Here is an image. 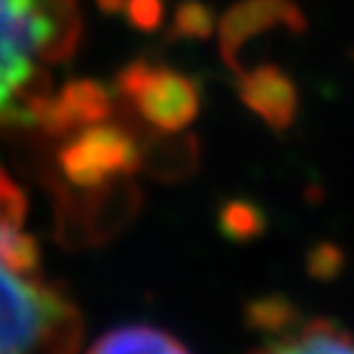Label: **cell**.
Listing matches in <instances>:
<instances>
[{
	"mask_svg": "<svg viewBox=\"0 0 354 354\" xmlns=\"http://www.w3.org/2000/svg\"><path fill=\"white\" fill-rule=\"evenodd\" d=\"M79 39L77 0H0V126L32 121L50 88L37 62H66Z\"/></svg>",
	"mask_w": 354,
	"mask_h": 354,
	"instance_id": "obj_1",
	"label": "cell"
},
{
	"mask_svg": "<svg viewBox=\"0 0 354 354\" xmlns=\"http://www.w3.org/2000/svg\"><path fill=\"white\" fill-rule=\"evenodd\" d=\"M22 219L25 194L0 170V352H72L82 339L77 308L55 286L8 263V241Z\"/></svg>",
	"mask_w": 354,
	"mask_h": 354,
	"instance_id": "obj_2",
	"label": "cell"
},
{
	"mask_svg": "<svg viewBox=\"0 0 354 354\" xmlns=\"http://www.w3.org/2000/svg\"><path fill=\"white\" fill-rule=\"evenodd\" d=\"M116 88L138 113L162 131H180L199 111L197 84L165 64L136 59L123 66Z\"/></svg>",
	"mask_w": 354,
	"mask_h": 354,
	"instance_id": "obj_3",
	"label": "cell"
},
{
	"mask_svg": "<svg viewBox=\"0 0 354 354\" xmlns=\"http://www.w3.org/2000/svg\"><path fill=\"white\" fill-rule=\"evenodd\" d=\"M138 143L118 126H88L59 150L62 175L77 187H104L113 177H126L138 170Z\"/></svg>",
	"mask_w": 354,
	"mask_h": 354,
	"instance_id": "obj_4",
	"label": "cell"
},
{
	"mask_svg": "<svg viewBox=\"0 0 354 354\" xmlns=\"http://www.w3.org/2000/svg\"><path fill=\"white\" fill-rule=\"evenodd\" d=\"M308 20L293 0H241L219 22L221 57L241 77V50L251 39L273 30L303 32Z\"/></svg>",
	"mask_w": 354,
	"mask_h": 354,
	"instance_id": "obj_5",
	"label": "cell"
},
{
	"mask_svg": "<svg viewBox=\"0 0 354 354\" xmlns=\"http://www.w3.org/2000/svg\"><path fill=\"white\" fill-rule=\"evenodd\" d=\"M111 113V94L91 79H74L64 84L59 96H42L32 106V123L50 136H66L77 128L106 121Z\"/></svg>",
	"mask_w": 354,
	"mask_h": 354,
	"instance_id": "obj_6",
	"label": "cell"
},
{
	"mask_svg": "<svg viewBox=\"0 0 354 354\" xmlns=\"http://www.w3.org/2000/svg\"><path fill=\"white\" fill-rule=\"evenodd\" d=\"M239 96L276 131H286L298 113V88L276 64H261L239 77Z\"/></svg>",
	"mask_w": 354,
	"mask_h": 354,
	"instance_id": "obj_7",
	"label": "cell"
},
{
	"mask_svg": "<svg viewBox=\"0 0 354 354\" xmlns=\"http://www.w3.org/2000/svg\"><path fill=\"white\" fill-rule=\"evenodd\" d=\"M261 352H283V354H339L349 352L354 354V335L337 322L327 317H315L300 330H293L283 337L268 339L261 347Z\"/></svg>",
	"mask_w": 354,
	"mask_h": 354,
	"instance_id": "obj_8",
	"label": "cell"
},
{
	"mask_svg": "<svg viewBox=\"0 0 354 354\" xmlns=\"http://www.w3.org/2000/svg\"><path fill=\"white\" fill-rule=\"evenodd\" d=\"M91 352L96 354H121V352H172V354H185L189 347L172 335V332L162 330V327L145 325V322H133V325H121L101 335L94 344Z\"/></svg>",
	"mask_w": 354,
	"mask_h": 354,
	"instance_id": "obj_9",
	"label": "cell"
},
{
	"mask_svg": "<svg viewBox=\"0 0 354 354\" xmlns=\"http://www.w3.org/2000/svg\"><path fill=\"white\" fill-rule=\"evenodd\" d=\"M243 322L249 330L266 335L268 339H276L295 330V325L300 322V313L295 303H290L286 295H263V298H254L246 303Z\"/></svg>",
	"mask_w": 354,
	"mask_h": 354,
	"instance_id": "obj_10",
	"label": "cell"
},
{
	"mask_svg": "<svg viewBox=\"0 0 354 354\" xmlns=\"http://www.w3.org/2000/svg\"><path fill=\"white\" fill-rule=\"evenodd\" d=\"M216 227H219L221 236L229 239V241L246 243L263 236L266 227H268V216H266V212L256 202H249V199H227L219 207Z\"/></svg>",
	"mask_w": 354,
	"mask_h": 354,
	"instance_id": "obj_11",
	"label": "cell"
},
{
	"mask_svg": "<svg viewBox=\"0 0 354 354\" xmlns=\"http://www.w3.org/2000/svg\"><path fill=\"white\" fill-rule=\"evenodd\" d=\"M216 17L209 6L199 0H185L175 10V20L167 32V39H207L212 37Z\"/></svg>",
	"mask_w": 354,
	"mask_h": 354,
	"instance_id": "obj_12",
	"label": "cell"
},
{
	"mask_svg": "<svg viewBox=\"0 0 354 354\" xmlns=\"http://www.w3.org/2000/svg\"><path fill=\"white\" fill-rule=\"evenodd\" d=\"M308 276L315 281H335L344 268V251L330 241L317 243L315 249L308 254Z\"/></svg>",
	"mask_w": 354,
	"mask_h": 354,
	"instance_id": "obj_13",
	"label": "cell"
},
{
	"mask_svg": "<svg viewBox=\"0 0 354 354\" xmlns=\"http://www.w3.org/2000/svg\"><path fill=\"white\" fill-rule=\"evenodd\" d=\"M126 15L133 28L155 32L162 25L165 3L162 0H126Z\"/></svg>",
	"mask_w": 354,
	"mask_h": 354,
	"instance_id": "obj_14",
	"label": "cell"
},
{
	"mask_svg": "<svg viewBox=\"0 0 354 354\" xmlns=\"http://www.w3.org/2000/svg\"><path fill=\"white\" fill-rule=\"evenodd\" d=\"M96 6L106 15H118V12L126 10V0H96Z\"/></svg>",
	"mask_w": 354,
	"mask_h": 354,
	"instance_id": "obj_15",
	"label": "cell"
}]
</instances>
